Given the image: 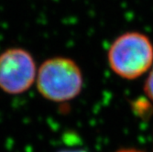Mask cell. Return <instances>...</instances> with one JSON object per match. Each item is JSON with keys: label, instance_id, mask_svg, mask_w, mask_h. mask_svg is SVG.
<instances>
[{"label": "cell", "instance_id": "1", "mask_svg": "<svg viewBox=\"0 0 153 152\" xmlns=\"http://www.w3.org/2000/svg\"><path fill=\"white\" fill-rule=\"evenodd\" d=\"M39 93L47 100L63 103L74 99L82 89L83 77L80 67L72 59L54 57L38 69L36 78Z\"/></svg>", "mask_w": 153, "mask_h": 152}, {"label": "cell", "instance_id": "2", "mask_svg": "<svg viewBox=\"0 0 153 152\" xmlns=\"http://www.w3.org/2000/svg\"><path fill=\"white\" fill-rule=\"evenodd\" d=\"M109 66L121 78L133 80L147 73L153 63V45L140 32H127L115 39L108 50Z\"/></svg>", "mask_w": 153, "mask_h": 152}, {"label": "cell", "instance_id": "3", "mask_svg": "<svg viewBox=\"0 0 153 152\" xmlns=\"http://www.w3.org/2000/svg\"><path fill=\"white\" fill-rule=\"evenodd\" d=\"M32 55L24 49L11 48L0 54V89L8 94L27 92L37 78Z\"/></svg>", "mask_w": 153, "mask_h": 152}, {"label": "cell", "instance_id": "4", "mask_svg": "<svg viewBox=\"0 0 153 152\" xmlns=\"http://www.w3.org/2000/svg\"><path fill=\"white\" fill-rule=\"evenodd\" d=\"M144 92L147 94L148 97L153 102V68L151 69V71L149 74L148 75L147 80L145 82Z\"/></svg>", "mask_w": 153, "mask_h": 152}, {"label": "cell", "instance_id": "5", "mask_svg": "<svg viewBox=\"0 0 153 152\" xmlns=\"http://www.w3.org/2000/svg\"><path fill=\"white\" fill-rule=\"evenodd\" d=\"M59 152H86V151L82 149H62L60 150Z\"/></svg>", "mask_w": 153, "mask_h": 152}, {"label": "cell", "instance_id": "6", "mask_svg": "<svg viewBox=\"0 0 153 152\" xmlns=\"http://www.w3.org/2000/svg\"><path fill=\"white\" fill-rule=\"evenodd\" d=\"M117 152H140V151L135 150V149H122V150H119Z\"/></svg>", "mask_w": 153, "mask_h": 152}]
</instances>
